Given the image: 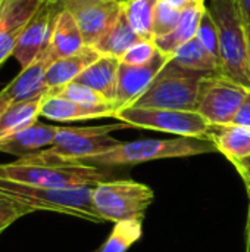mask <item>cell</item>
Listing matches in <instances>:
<instances>
[{
  "mask_svg": "<svg viewBox=\"0 0 250 252\" xmlns=\"http://www.w3.org/2000/svg\"><path fill=\"white\" fill-rule=\"evenodd\" d=\"M127 127L121 121L94 127H60L50 148L18 159L29 164L87 165L91 158L119 146L122 142L111 134Z\"/></svg>",
  "mask_w": 250,
  "mask_h": 252,
  "instance_id": "obj_1",
  "label": "cell"
},
{
  "mask_svg": "<svg viewBox=\"0 0 250 252\" xmlns=\"http://www.w3.org/2000/svg\"><path fill=\"white\" fill-rule=\"evenodd\" d=\"M91 192L93 188L49 189L0 179V199L22 207L31 214L35 211H52L91 223H103L93 207Z\"/></svg>",
  "mask_w": 250,
  "mask_h": 252,
  "instance_id": "obj_2",
  "label": "cell"
},
{
  "mask_svg": "<svg viewBox=\"0 0 250 252\" xmlns=\"http://www.w3.org/2000/svg\"><path fill=\"white\" fill-rule=\"evenodd\" d=\"M217 152L215 146L203 139L174 137V139H141L122 142L109 152L91 158L87 165L109 168L118 165H136L158 159L190 158Z\"/></svg>",
  "mask_w": 250,
  "mask_h": 252,
  "instance_id": "obj_3",
  "label": "cell"
},
{
  "mask_svg": "<svg viewBox=\"0 0 250 252\" xmlns=\"http://www.w3.org/2000/svg\"><path fill=\"white\" fill-rule=\"evenodd\" d=\"M220 35L222 75L250 90V63L243 18L233 0H206Z\"/></svg>",
  "mask_w": 250,
  "mask_h": 252,
  "instance_id": "obj_4",
  "label": "cell"
},
{
  "mask_svg": "<svg viewBox=\"0 0 250 252\" xmlns=\"http://www.w3.org/2000/svg\"><path fill=\"white\" fill-rule=\"evenodd\" d=\"M0 179L49 189H77L94 188L108 182L111 173L94 165L29 164L15 159L13 162L0 164Z\"/></svg>",
  "mask_w": 250,
  "mask_h": 252,
  "instance_id": "obj_5",
  "label": "cell"
},
{
  "mask_svg": "<svg viewBox=\"0 0 250 252\" xmlns=\"http://www.w3.org/2000/svg\"><path fill=\"white\" fill-rule=\"evenodd\" d=\"M205 75L208 74L186 69L169 59L149 89L131 106L194 111Z\"/></svg>",
  "mask_w": 250,
  "mask_h": 252,
  "instance_id": "obj_6",
  "label": "cell"
},
{
  "mask_svg": "<svg viewBox=\"0 0 250 252\" xmlns=\"http://www.w3.org/2000/svg\"><path fill=\"white\" fill-rule=\"evenodd\" d=\"M155 199L150 186L134 180H108L93 188L91 201L103 221L141 220Z\"/></svg>",
  "mask_w": 250,
  "mask_h": 252,
  "instance_id": "obj_7",
  "label": "cell"
},
{
  "mask_svg": "<svg viewBox=\"0 0 250 252\" xmlns=\"http://www.w3.org/2000/svg\"><path fill=\"white\" fill-rule=\"evenodd\" d=\"M113 118L125 123L128 127L155 130L180 137H194L203 140L208 139L211 128V124L196 111L128 106L116 111Z\"/></svg>",
  "mask_w": 250,
  "mask_h": 252,
  "instance_id": "obj_8",
  "label": "cell"
},
{
  "mask_svg": "<svg viewBox=\"0 0 250 252\" xmlns=\"http://www.w3.org/2000/svg\"><path fill=\"white\" fill-rule=\"evenodd\" d=\"M249 92L222 74H208L200 83L194 111L211 126L231 124Z\"/></svg>",
  "mask_w": 250,
  "mask_h": 252,
  "instance_id": "obj_9",
  "label": "cell"
},
{
  "mask_svg": "<svg viewBox=\"0 0 250 252\" xmlns=\"http://www.w3.org/2000/svg\"><path fill=\"white\" fill-rule=\"evenodd\" d=\"M59 12L60 9L56 4L41 3L37 12L27 22V25L18 37L12 55L21 65V69L31 65L37 58H40L46 52L50 43L55 19Z\"/></svg>",
  "mask_w": 250,
  "mask_h": 252,
  "instance_id": "obj_10",
  "label": "cell"
},
{
  "mask_svg": "<svg viewBox=\"0 0 250 252\" xmlns=\"http://www.w3.org/2000/svg\"><path fill=\"white\" fill-rule=\"evenodd\" d=\"M63 9L74 15L85 44L94 46L122 13V3L118 0H78Z\"/></svg>",
  "mask_w": 250,
  "mask_h": 252,
  "instance_id": "obj_11",
  "label": "cell"
},
{
  "mask_svg": "<svg viewBox=\"0 0 250 252\" xmlns=\"http://www.w3.org/2000/svg\"><path fill=\"white\" fill-rule=\"evenodd\" d=\"M171 56L159 52L158 56L146 65H128L119 63L118 69V90H116V109L131 106L153 83L159 71Z\"/></svg>",
  "mask_w": 250,
  "mask_h": 252,
  "instance_id": "obj_12",
  "label": "cell"
},
{
  "mask_svg": "<svg viewBox=\"0 0 250 252\" xmlns=\"http://www.w3.org/2000/svg\"><path fill=\"white\" fill-rule=\"evenodd\" d=\"M41 0H3L0 6V65L13 55L18 37Z\"/></svg>",
  "mask_w": 250,
  "mask_h": 252,
  "instance_id": "obj_13",
  "label": "cell"
},
{
  "mask_svg": "<svg viewBox=\"0 0 250 252\" xmlns=\"http://www.w3.org/2000/svg\"><path fill=\"white\" fill-rule=\"evenodd\" d=\"M52 62L53 59L46 50L31 65L21 69V72L1 90L9 102H25L46 96L49 93L46 74Z\"/></svg>",
  "mask_w": 250,
  "mask_h": 252,
  "instance_id": "obj_14",
  "label": "cell"
},
{
  "mask_svg": "<svg viewBox=\"0 0 250 252\" xmlns=\"http://www.w3.org/2000/svg\"><path fill=\"white\" fill-rule=\"evenodd\" d=\"M116 111L118 109L115 105L87 106L50 93L44 96L41 103V117L56 123L87 121V120H99V118H109V117L113 118Z\"/></svg>",
  "mask_w": 250,
  "mask_h": 252,
  "instance_id": "obj_15",
  "label": "cell"
},
{
  "mask_svg": "<svg viewBox=\"0 0 250 252\" xmlns=\"http://www.w3.org/2000/svg\"><path fill=\"white\" fill-rule=\"evenodd\" d=\"M60 126L35 123L12 136L0 140V152L24 158L50 148L56 139Z\"/></svg>",
  "mask_w": 250,
  "mask_h": 252,
  "instance_id": "obj_16",
  "label": "cell"
},
{
  "mask_svg": "<svg viewBox=\"0 0 250 252\" xmlns=\"http://www.w3.org/2000/svg\"><path fill=\"white\" fill-rule=\"evenodd\" d=\"M206 140L233 165L250 157V128L246 127L237 124L211 126Z\"/></svg>",
  "mask_w": 250,
  "mask_h": 252,
  "instance_id": "obj_17",
  "label": "cell"
},
{
  "mask_svg": "<svg viewBox=\"0 0 250 252\" xmlns=\"http://www.w3.org/2000/svg\"><path fill=\"white\" fill-rule=\"evenodd\" d=\"M85 44L81 30L69 10H60L55 19L50 43L47 46V53L53 59L66 58L80 52Z\"/></svg>",
  "mask_w": 250,
  "mask_h": 252,
  "instance_id": "obj_18",
  "label": "cell"
},
{
  "mask_svg": "<svg viewBox=\"0 0 250 252\" xmlns=\"http://www.w3.org/2000/svg\"><path fill=\"white\" fill-rule=\"evenodd\" d=\"M102 55L93 47V46H84L80 52L56 59L50 63L47 74H46V83L49 90L62 87L65 84H69L75 81L93 62H96Z\"/></svg>",
  "mask_w": 250,
  "mask_h": 252,
  "instance_id": "obj_19",
  "label": "cell"
},
{
  "mask_svg": "<svg viewBox=\"0 0 250 252\" xmlns=\"http://www.w3.org/2000/svg\"><path fill=\"white\" fill-rule=\"evenodd\" d=\"M205 12H206V4L203 1H196L194 4L184 9L181 12V18H180L177 27L171 32H168L162 37L153 38L159 52H162L168 56H172L174 52L178 50L184 43L194 38L197 34L200 19Z\"/></svg>",
  "mask_w": 250,
  "mask_h": 252,
  "instance_id": "obj_20",
  "label": "cell"
},
{
  "mask_svg": "<svg viewBox=\"0 0 250 252\" xmlns=\"http://www.w3.org/2000/svg\"><path fill=\"white\" fill-rule=\"evenodd\" d=\"M121 61L112 56H100L96 62H93L75 81L81 83L102 96H105L109 102L115 103L116 90H118V69Z\"/></svg>",
  "mask_w": 250,
  "mask_h": 252,
  "instance_id": "obj_21",
  "label": "cell"
},
{
  "mask_svg": "<svg viewBox=\"0 0 250 252\" xmlns=\"http://www.w3.org/2000/svg\"><path fill=\"white\" fill-rule=\"evenodd\" d=\"M140 40L143 38L133 30L122 9V13L119 15L116 22L103 34V37L93 47L103 56H112L121 61L125 52Z\"/></svg>",
  "mask_w": 250,
  "mask_h": 252,
  "instance_id": "obj_22",
  "label": "cell"
},
{
  "mask_svg": "<svg viewBox=\"0 0 250 252\" xmlns=\"http://www.w3.org/2000/svg\"><path fill=\"white\" fill-rule=\"evenodd\" d=\"M43 99L44 96L32 100L9 103L0 117V140L35 124L38 117H41Z\"/></svg>",
  "mask_w": 250,
  "mask_h": 252,
  "instance_id": "obj_23",
  "label": "cell"
},
{
  "mask_svg": "<svg viewBox=\"0 0 250 252\" xmlns=\"http://www.w3.org/2000/svg\"><path fill=\"white\" fill-rule=\"evenodd\" d=\"M171 59L190 71L203 74H222L221 62L197 40V37L184 43L178 50L174 52Z\"/></svg>",
  "mask_w": 250,
  "mask_h": 252,
  "instance_id": "obj_24",
  "label": "cell"
},
{
  "mask_svg": "<svg viewBox=\"0 0 250 252\" xmlns=\"http://www.w3.org/2000/svg\"><path fill=\"white\" fill-rule=\"evenodd\" d=\"M158 1L159 0H127L122 3L127 21L143 40H153V21Z\"/></svg>",
  "mask_w": 250,
  "mask_h": 252,
  "instance_id": "obj_25",
  "label": "cell"
},
{
  "mask_svg": "<svg viewBox=\"0 0 250 252\" xmlns=\"http://www.w3.org/2000/svg\"><path fill=\"white\" fill-rule=\"evenodd\" d=\"M141 220H128L115 223L111 235L97 252H127L141 239Z\"/></svg>",
  "mask_w": 250,
  "mask_h": 252,
  "instance_id": "obj_26",
  "label": "cell"
},
{
  "mask_svg": "<svg viewBox=\"0 0 250 252\" xmlns=\"http://www.w3.org/2000/svg\"><path fill=\"white\" fill-rule=\"evenodd\" d=\"M49 93L55 94V96L65 97L68 100H72V102H77V103H81V105H87V106L115 105V103L109 102L105 96H102L99 92H96V90H93V89H90V87H87V86H84L81 83H77V81H72V83L65 84L62 87L49 90Z\"/></svg>",
  "mask_w": 250,
  "mask_h": 252,
  "instance_id": "obj_27",
  "label": "cell"
},
{
  "mask_svg": "<svg viewBox=\"0 0 250 252\" xmlns=\"http://www.w3.org/2000/svg\"><path fill=\"white\" fill-rule=\"evenodd\" d=\"M181 18V12L172 9L171 6H168L165 1L159 0L156 10H155V21H153V38L156 37H162L168 32H171L178 21Z\"/></svg>",
  "mask_w": 250,
  "mask_h": 252,
  "instance_id": "obj_28",
  "label": "cell"
},
{
  "mask_svg": "<svg viewBox=\"0 0 250 252\" xmlns=\"http://www.w3.org/2000/svg\"><path fill=\"white\" fill-rule=\"evenodd\" d=\"M197 40L221 62L220 59V35H218V27L212 18V15L209 13V10L206 9V12L203 13L199 28H197V34H196Z\"/></svg>",
  "mask_w": 250,
  "mask_h": 252,
  "instance_id": "obj_29",
  "label": "cell"
},
{
  "mask_svg": "<svg viewBox=\"0 0 250 252\" xmlns=\"http://www.w3.org/2000/svg\"><path fill=\"white\" fill-rule=\"evenodd\" d=\"M159 53L153 40H140L134 46H131L125 55L122 56L121 62L128 65H146L152 62Z\"/></svg>",
  "mask_w": 250,
  "mask_h": 252,
  "instance_id": "obj_30",
  "label": "cell"
},
{
  "mask_svg": "<svg viewBox=\"0 0 250 252\" xmlns=\"http://www.w3.org/2000/svg\"><path fill=\"white\" fill-rule=\"evenodd\" d=\"M28 214H31L28 210L18 207L9 201L0 199V235L7 227H10L15 221H18L19 219H22Z\"/></svg>",
  "mask_w": 250,
  "mask_h": 252,
  "instance_id": "obj_31",
  "label": "cell"
},
{
  "mask_svg": "<svg viewBox=\"0 0 250 252\" xmlns=\"http://www.w3.org/2000/svg\"><path fill=\"white\" fill-rule=\"evenodd\" d=\"M231 124H237V126L250 128V92L249 94L246 96L243 105L240 106V109H239V112L234 117V121Z\"/></svg>",
  "mask_w": 250,
  "mask_h": 252,
  "instance_id": "obj_32",
  "label": "cell"
},
{
  "mask_svg": "<svg viewBox=\"0 0 250 252\" xmlns=\"http://www.w3.org/2000/svg\"><path fill=\"white\" fill-rule=\"evenodd\" d=\"M234 168L237 170L239 176L242 177L245 186H246V190H248V195H250V157L245 161H240L237 164H234Z\"/></svg>",
  "mask_w": 250,
  "mask_h": 252,
  "instance_id": "obj_33",
  "label": "cell"
},
{
  "mask_svg": "<svg viewBox=\"0 0 250 252\" xmlns=\"http://www.w3.org/2000/svg\"><path fill=\"white\" fill-rule=\"evenodd\" d=\"M233 1L237 6L240 15L243 18V22L250 25V0H233Z\"/></svg>",
  "mask_w": 250,
  "mask_h": 252,
  "instance_id": "obj_34",
  "label": "cell"
},
{
  "mask_svg": "<svg viewBox=\"0 0 250 252\" xmlns=\"http://www.w3.org/2000/svg\"><path fill=\"white\" fill-rule=\"evenodd\" d=\"M162 1H165V3H167L168 6H171L172 9L183 12L184 9H187L189 6L194 4V3L199 1V0H162Z\"/></svg>",
  "mask_w": 250,
  "mask_h": 252,
  "instance_id": "obj_35",
  "label": "cell"
},
{
  "mask_svg": "<svg viewBox=\"0 0 250 252\" xmlns=\"http://www.w3.org/2000/svg\"><path fill=\"white\" fill-rule=\"evenodd\" d=\"M250 201V195H249ZM246 252H250V202L249 211H248V224H246Z\"/></svg>",
  "mask_w": 250,
  "mask_h": 252,
  "instance_id": "obj_36",
  "label": "cell"
},
{
  "mask_svg": "<svg viewBox=\"0 0 250 252\" xmlns=\"http://www.w3.org/2000/svg\"><path fill=\"white\" fill-rule=\"evenodd\" d=\"M9 99L6 97V94L3 93V92H0V117H1V114H3V111L9 106Z\"/></svg>",
  "mask_w": 250,
  "mask_h": 252,
  "instance_id": "obj_37",
  "label": "cell"
},
{
  "mask_svg": "<svg viewBox=\"0 0 250 252\" xmlns=\"http://www.w3.org/2000/svg\"><path fill=\"white\" fill-rule=\"evenodd\" d=\"M245 30H246V40H248V53H249V63H250V25L245 24Z\"/></svg>",
  "mask_w": 250,
  "mask_h": 252,
  "instance_id": "obj_38",
  "label": "cell"
},
{
  "mask_svg": "<svg viewBox=\"0 0 250 252\" xmlns=\"http://www.w3.org/2000/svg\"><path fill=\"white\" fill-rule=\"evenodd\" d=\"M74 1H78V0H57V3H56V6L62 10L66 4H69V3H74Z\"/></svg>",
  "mask_w": 250,
  "mask_h": 252,
  "instance_id": "obj_39",
  "label": "cell"
},
{
  "mask_svg": "<svg viewBox=\"0 0 250 252\" xmlns=\"http://www.w3.org/2000/svg\"><path fill=\"white\" fill-rule=\"evenodd\" d=\"M43 3H50V4H56L57 3V0H41Z\"/></svg>",
  "mask_w": 250,
  "mask_h": 252,
  "instance_id": "obj_40",
  "label": "cell"
},
{
  "mask_svg": "<svg viewBox=\"0 0 250 252\" xmlns=\"http://www.w3.org/2000/svg\"><path fill=\"white\" fill-rule=\"evenodd\" d=\"M119 3H124V1H127V0H118Z\"/></svg>",
  "mask_w": 250,
  "mask_h": 252,
  "instance_id": "obj_41",
  "label": "cell"
},
{
  "mask_svg": "<svg viewBox=\"0 0 250 252\" xmlns=\"http://www.w3.org/2000/svg\"><path fill=\"white\" fill-rule=\"evenodd\" d=\"M199 1H203V3H205V1H206V0H199Z\"/></svg>",
  "mask_w": 250,
  "mask_h": 252,
  "instance_id": "obj_42",
  "label": "cell"
},
{
  "mask_svg": "<svg viewBox=\"0 0 250 252\" xmlns=\"http://www.w3.org/2000/svg\"><path fill=\"white\" fill-rule=\"evenodd\" d=\"M1 3H3V0H0V6H1Z\"/></svg>",
  "mask_w": 250,
  "mask_h": 252,
  "instance_id": "obj_43",
  "label": "cell"
}]
</instances>
